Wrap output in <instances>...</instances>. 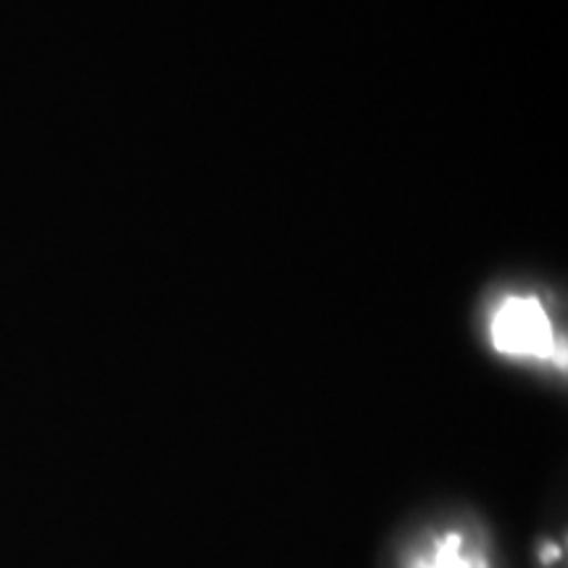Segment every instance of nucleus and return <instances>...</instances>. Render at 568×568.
<instances>
[{"mask_svg": "<svg viewBox=\"0 0 568 568\" xmlns=\"http://www.w3.org/2000/svg\"><path fill=\"white\" fill-rule=\"evenodd\" d=\"M495 351L518 358L558 361V343L545 305L535 295H506L497 301L489 318Z\"/></svg>", "mask_w": 568, "mask_h": 568, "instance_id": "f257e3e1", "label": "nucleus"}, {"mask_svg": "<svg viewBox=\"0 0 568 568\" xmlns=\"http://www.w3.org/2000/svg\"><path fill=\"white\" fill-rule=\"evenodd\" d=\"M429 568H471V564L460 556V537L458 535H450L443 545H439L435 564H432Z\"/></svg>", "mask_w": 568, "mask_h": 568, "instance_id": "f03ea898", "label": "nucleus"}]
</instances>
